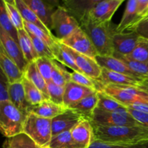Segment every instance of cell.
Returning a JSON list of instances; mask_svg holds the SVG:
<instances>
[{"instance_id":"obj_14","label":"cell","mask_w":148,"mask_h":148,"mask_svg":"<svg viewBox=\"0 0 148 148\" xmlns=\"http://www.w3.org/2000/svg\"><path fill=\"white\" fill-rule=\"evenodd\" d=\"M26 4L33 10L44 25L51 31L52 16L59 6L53 4L52 1L41 0H23Z\"/></svg>"},{"instance_id":"obj_8","label":"cell","mask_w":148,"mask_h":148,"mask_svg":"<svg viewBox=\"0 0 148 148\" xmlns=\"http://www.w3.org/2000/svg\"><path fill=\"white\" fill-rule=\"evenodd\" d=\"M60 42L75 51L93 59L98 55L93 43L80 27L77 29L69 37L61 40Z\"/></svg>"},{"instance_id":"obj_18","label":"cell","mask_w":148,"mask_h":148,"mask_svg":"<svg viewBox=\"0 0 148 148\" xmlns=\"http://www.w3.org/2000/svg\"><path fill=\"white\" fill-rule=\"evenodd\" d=\"M0 65L1 71L7 77L10 84L21 82L24 78V73L15 62L10 59L1 46H0Z\"/></svg>"},{"instance_id":"obj_33","label":"cell","mask_w":148,"mask_h":148,"mask_svg":"<svg viewBox=\"0 0 148 148\" xmlns=\"http://www.w3.org/2000/svg\"><path fill=\"white\" fill-rule=\"evenodd\" d=\"M3 148H43L38 145L30 137L23 133L15 137L7 138Z\"/></svg>"},{"instance_id":"obj_42","label":"cell","mask_w":148,"mask_h":148,"mask_svg":"<svg viewBox=\"0 0 148 148\" xmlns=\"http://www.w3.org/2000/svg\"><path fill=\"white\" fill-rule=\"evenodd\" d=\"M28 34L30 37L31 38L33 46H34V49L36 50V53H37L38 56V58L47 57L49 58V59H53V60H55L54 56H53V53L51 51V49L45 42H43V40L35 36L32 33H28Z\"/></svg>"},{"instance_id":"obj_26","label":"cell","mask_w":148,"mask_h":148,"mask_svg":"<svg viewBox=\"0 0 148 148\" xmlns=\"http://www.w3.org/2000/svg\"><path fill=\"white\" fill-rule=\"evenodd\" d=\"M24 76L43 93L46 100H49L48 84L38 69L36 62L29 63L24 73Z\"/></svg>"},{"instance_id":"obj_7","label":"cell","mask_w":148,"mask_h":148,"mask_svg":"<svg viewBox=\"0 0 148 148\" xmlns=\"http://www.w3.org/2000/svg\"><path fill=\"white\" fill-rule=\"evenodd\" d=\"M101 91H103L105 93L126 107L136 101L147 102L148 98L147 93L135 87L106 85L103 86Z\"/></svg>"},{"instance_id":"obj_22","label":"cell","mask_w":148,"mask_h":148,"mask_svg":"<svg viewBox=\"0 0 148 148\" xmlns=\"http://www.w3.org/2000/svg\"><path fill=\"white\" fill-rule=\"evenodd\" d=\"M10 101L13 105L18 108L25 116L29 114V109L32 106L25 97L24 86L23 82H17L10 84L9 89Z\"/></svg>"},{"instance_id":"obj_48","label":"cell","mask_w":148,"mask_h":148,"mask_svg":"<svg viewBox=\"0 0 148 148\" xmlns=\"http://www.w3.org/2000/svg\"><path fill=\"white\" fill-rule=\"evenodd\" d=\"M137 12L141 20L148 12V0H137Z\"/></svg>"},{"instance_id":"obj_34","label":"cell","mask_w":148,"mask_h":148,"mask_svg":"<svg viewBox=\"0 0 148 148\" xmlns=\"http://www.w3.org/2000/svg\"><path fill=\"white\" fill-rule=\"evenodd\" d=\"M49 148H83L73 140L71 132H65L52 137Z\"/></svg>"},{"instance_id":"obj_41","label":"cell","mask_w":148,"mask_h":148,"mask_svg":"<svg viewBox=\"0 0 148 148\" xmlns=\"http://www.w3.org/2000/svg\"><path fill=\"white\" fill-rule=\"evenodd\" d=\"M89 148H148V140L130 144H111L93 140Z\"/></svg>"},{"instance_id":"obj_27","label":"cell","mask_w":148,"mask_h":148,"mask_svg":"<svg viewBox=\"0 0 148 148\" xmlns=\"http://www.w3.org/2000/svg\"><path fill=\"white\" fill-rule=\"evenodd\" d=\"M14 4L20 11L24 21L37 26L50 36H53L51 31L44 25L38 16L35 14L34 12L25 3L23 0H14Z\"/></svg>"},{"instance_id":"obj_29","label":"cell","mask_w":148,"mask_h":148,"mask_svg":"<svg viewBox=\"0 0 148 148\" xmlns=\"http://www.w3.org/2000/svg\"><path fill=\"white\" fill-rule=\"evenodd\" d=\"M22 82L24 86L26 99L32 106L38 105L46 100L43 93L25 76Z\"/></svg>"},{"instance_id":"obj_36","label":"cell","mask_w":148,"mask_h":148,"mask_svg":"<svg viewBox=\"0 0 148 148\" xmlns=\"http://www.w3.org/2000/svg\"><path fill=\"white\" fill-rule=\"evenodd\" d=\"M71 81V73L63 68L62 65L53 62V68L52 71L51 82L59 86L65 87L67 82Z\"/></svg>"},{"instance_id":"obj_2","label":"cell","mask_w":148,"mask_h":148,"mask_svg":"<svg viewBox=\"0 0 148 148\" xmlns=\"http://www.w3.org/2000/svg\"><path fill=\"white\" fill-rule=\"evenodd\" d=\"M79 25L93 43L98 55L114 56L113 36L116 32V28L111 27V22L97 23L92 21L89 16L79 23Z\"/></svg>"},{"instance_id":"obj_19","label":"cell","mask_w":148,"mask_h":148,"mask_svg":"<svg viewBox=\"0 0 148 148\" xmlns=\"http://www.w3.org/2000/svg\"><path fill=\"white\" fill-rule=\"evenodd\" d=\"M70 132L73 140L82 147L89 148L93 141V129L88 120L81 121Z\"/></svg>"},{"instance_id":"obj_51","label":"cell","mask_w":148,"mask_h":148,"mask_svg":"<svg viewBox=\"0 0 148 148\" xmlns=\"http://www.w3.org/2000/svg\"><path fill=\"white\" fill-rule=\"evenodd\" d=\"M147 103H148V98H147Z\"/></svg>"},{"instance_id":"obj_17","label":"cell","mask_w":148,"mask_h":148,"mask_svg":"<svg viewBox=\"0 0 148 148\" xmlns=\"http://www.w3.org/2000/svg\"><path fill=\"white\" fill-rule=\"evenodd\" d=\"M100 82L103 85H114L119 86H130L137 88L143 80L138 79L133 77L112 72L106 69H102V73L99 79Z\"/></svg>"},{"instance_id":"obj_23","label":"cell","mask_w":148,"mask_h":148,"mask_svg":"<svg viewBox=\"0 0 148 148\" xmlns=\"http://www.w3.org/2000/svg\"><path fill=\"white\" fill-rule=\"evenodd\" d=\"M98 91H95L91 95L84 98L79 102L71 106L68 108H71L77 111L83 117L84 119L90 121L93 116L94 111L96 109L98 106Z\"/></svg>"},{"instance_id":"obj_43","label":"cell","mask_w":148,"mask_h":148,"mask_svg":"<svg viewBox=\"0 0 148 148\" xmlns=\"http://www.w3.org/2000/svg\"><path fill=\"white\" fill-rule=\"evenodd\" d=\"M64 87L59 86L52 82H49L48 83V92H49V101L57 104V105L64 106Z\"/></svg>"},{"instance_id":"obj_9","label":"cell","mask_w":148,"mask_h":148,"mask_svg":"<svg viewBox=\"0 0 148 148\" xmlns=\"http://www.w3.org/2000/svg\"><path fill=\"white\" fill-rule=\"evenodd\" d=\"M0 42L1 46L7 54L15 62L20 70L25 73L29 63L26 60L19 43L1 28H0Z\"/></svg>"},{"instance_id":"obj_31","label":"cell","mask_w":148,"mask_h":148,"mask_svg":"<svg viewBox=\"0 0 148 148\" xmlns=\"http://www.w3.org/2000/svg\"><path fill=\"white\" fill-rule=\"evenodd\" d=\"M114 56L122 61L132 71L137 74L142 79H148V63L130 59L124 56L114 53Z\"/></svg>"},{"instance_id":"obj_1","label":"cell","mask_w":148,"mask_h":148,"mask_svg":"<svg viewBox=\"0 0 148 148\" xmlns=\"http://www.w3.org/2000/svg\"><path fill=\"white\" fill-rule=\"evenodd\" d=\"M93 140L111 144H130L148 140V128L136 127H92Z\"/></svg>"},{"instance_id":"obj_45","label":"cell","mask_w":148,"mask_h":148,"mask_svg":"<svg viewBox=\"0 0 148 148\" xmlns=\"http://www.w3.org/2000/svg\"><path fill=\"white\" fill-rule=\"evenodd\" d=\"M128 31L135 32L140 38L148 40V18L141 20Z\"/></svg>"},{"instance_id":"obj_16","label":"cell","mask_w":148,"mask_h":148,"mask_svg":"<svg viewBox=\"0 0 148 148\" xmlns=\"http://www.w3.org/2000/svg\"><path fill=\"white\" fill-rule=\"evenodd\" d=\"M64 88V105L67 108L76 103L79 102L85 97L97 91L92 88H87V87L75 83L72 81L67 82Z\"/></svg>"},{"instance_id":"obj_40","label":"cell","mask_w":148,"mask_h":148,"mask_svg":"<svg viewBox=\"0 0 148 148\" xmlns=\"http://www.w3.org/2000/svg\"><path fill=\"white\" fill-rule=\"evenodd\" d=\"M35 62L38 69L46 81L47 84L51 82V75L54 60L47 57H39L35 61Z\"/></svg>"},{"instance_id":"obj_50","label":"cell","mask_w":148,"mask_h":148,"mask_svg":"<svg viewBox=\"0 0 148 148\" xmlns=\"http://www.w3.org/2000/svg\"><path fill=\"white\" fill-rule=\"evenodd\" d=\"M145 18H148V12H147V14H146L145 15V17H143V19H145ZM143 19H142V20H143Z\"/></svg>"},{"instance_id":"obj_6","label":"cell","mask_w":148,"mask_h":148,"mask_svg":"<svg viewBox=\"0 0 148 148\" xmlns=\"http://www.w3.org/2000/svg\"><path fill=\"white\" fill-rule=\"evenodd\" d=\"M79 27V22L64 7L59 6L56 9L52 16L51 30L54 32L56 39L61 41L66 38Z\"/></svg>"},{"instance_id":"obj_46","label":"cell","mask_w":148,"mask_h":148,"mask_svg":"<svg viewBox=\"0 0 148 148\" xmlns=\"http://www.w3.org/2000/svg\"><path fill=\"white\" fill-rule=\"evenodd\" d=\"M127 111L137 122L140 123L143 127L148 128V114L135 111L131 108H127Z\"/></svg>"},{"instance_id":"obj_37","label":"cell","mask_w":148,"mask_h":148,"mask_svg":"<svg viewBox=\"0 0 148 148\" xmlns=\"http://www.w3.org/2000/svg\"><path fill=\"white\" fill-rule=\"evenodd\" d=\"M8 15L13 25L15 26L17 30L25 28L24 20L23 19L20 11L14 4V0H4Z\"/></svg>"},{"instance_id":"obj_11","label":"cell","mask_w":148,"mask_h":148,"mask_svg":"<svg viewBox=\"0 0 148 148\" xmlns=\"http://www.w3.org/2000/svg\"><path fill=\"white\" fill-rule=\"evenodd\" d=\"M123 0H104L99 1L90 12V18L97 23L111 22V18Z\"/></svg>"},{"instance_id":"obj_21","label":"cell","mask_w":148,"mask_h":148,"mask_svg":"<svg viewBox=\"0 0 148 148\" xmlns=\"http://www.w3.org/2000/svg\"><path fill=\"white\" fill-rule=\"evenodd\" d=\"M137 0H130L127 1L121 21L116 27V33L128 31L140 22V18L137 14Z\"/></svg>"},{"instance_id":"obj_28","label":"cell","mask_w":148,"mask_h":148,"mask_svg":"<svg viewBox=\"0 0 148 148\" xmlns=\"http://www.w3.org/2000/svg\"><path fill=\"white\" fill-rule=\"evenodd\" d=\"M18 38L19 45L26 60L28 63L34 62L38 58V56L34 49L31 38L25 29L18 30Z\"/></svg>"},{"instance_id":"obj_24","label":"cell","mask_w":148,"mask_h":148,"mask_svg":"<svg viewBox=\"0 0 148 148\" xmlns=\"http://www.w3.org/2000/svg\"><path fill=\"white\" fill-rule=\"evenodd\" d=\"M66 109L67 108L66 107L57 105L49 100H45L38 105L30 107L29 113L51 120L64 112Z\"/></svg>"},{"instance_id":"obj_15","label":"cell","mask_w":148,"mask_h":148,"mask_svg":"<svg viewBox=\"0 0 148 148\" xmlns=\"http://www.w3.org/2000/svg\"><path fill=\"white\" fill-rule=\"evenodd\" d=\"M99 1L100 0H66L63 1L64 5L63 7L80 23L89 17L92 9Z\"/></svg>"},{"instance_id":"obj_30","label":"cell","mask_w":148,"mask_h":148,"mask_svg":"<svg viewBox=\"0 0 148 148\" xmlns=\"http://www.w3.org/2000/svg\"><path fill=\"white\" fill-rule=\"evenodd\" d=\"M0 25H1V28L18 43V30L13 25L12 22L9 17L4 0L1 1L0 4Z\"/></svg>"},{"instance_id":"obj_44","label":"cell","mask_w":148,"mask_h":148,"mask_svg":"<svg viewBox=\"0 0 148 148\" xmlns=\"http://www.w3.org/2000/svg\"><path fill=\"white\" fill-rule=\"evenodd\" d=\"M10 83L8 79L4 73L1 71L0 75V103L6 102L10 101L9 89Z\"/></svg>"},{"instance_id":"obj_5","label":"cell","mask_w":148,"mask_h":148,"mask_svg":"<svg viewBox=\"0 0 148 148\" xmlns=\"http://www.w3.org/2000/svg\"><path fill=\"white\" fill-rule=\"evenodd\" d=\"M92 127H136L142 126L127 111V108L116 111L95 109L90 121Z\"/></svg>"},{"instance_id":"obj_4","label":"cell","mask_w":148,"mask_h":148,"mask_svg":"<svg viewBox=\"0 0 148 148\" xmlns=\"http://www.w3.org/2000/svg\"><path fill=\"white\" fill-rule=\"evenodd\" d=\"M25 135L43 148H49L52 139L51 120L29 113L24 124Z\"/></svg>"},{"instance_id":"obj_32","label":"cell","mask_w":148,"mask_h":148,"mask_svg":"<svg viewBox=\"0 0 148 148\" xmlns=\"http://www.w3.org/2000/svg\"><path fill=\"white\" fill-rule=\"evenodd\" d=\"M98 102L97 109L111 112L127 108L125 106L120 103L119 102L105 93L103 91H98Z\"/></svg>"},{"instance_id":"obj_47","label":"cell","mask_w":148,"mask_h":148,"mask_svg":"<svg viewBox=\"0 0 148 148\" xmlns=\"http://www.w3.org/2000/svg\"><path fill=\"white\" fill-rule=\"evenodd\" d=\"M127 108L148 114V103L146 101H136L127 106Z\"/></svg>"},{"instance_id":"obj_39","label":"cell","mask_w":148,"mask_h":148,"mask_svg":"<svg viewBox=\"0 0 148 148\" xmlns=\"http://www.w3.org/2000/svg\"><path fill=\"white\" fill-rule=\"evenodd\" d=\"M24 25L26 31L32 33L35 36H36L37 38H40V40H43V42H45L51 48V49L56 43L57 39L55 38L54 36H50V35L46 33V32L43 31V30L39 28L37 26L34 25L33 24H30L29 23H27L25 21H24Z\"/></svg>"},{"instance_id":"obj_49","label":"cell","mask_w":148,"mask_h":148,"mask_svg":"<svg viewBox=\"0 0 148 148\" xmlns=\"http://www.w3.org/2000/svg\"><path fill=\"white\" fill-rule=\"evenodd\" d=\"M137 88H139L148 95V79H145L143 82H140Z\"/></svg>"},{"instance_id":"obj_10","label":"cell","mask_w":148,"mask_h":148,"mask_svg":"<svg viewBox=\"0 0 148 148\" xmlns=\"http://www.w3.org/2000/svg\"><path fill=\"white\" fill-rule=\"evenodd\" d=\"M84 118L77 111L67 108L64 113L51 119L52 136H56L65 132H70Z\"/></svg>"},{"instance_id":"obj_3","label":"cell","mask_w":148,"mask_h":148,"mask_svg":"<svg viewBox=\"0 0 148 148\" xmlns=\"http://www.w3.org/2000/svg\"><path fill=\"white\" fill-rule=\"evenodd\" d=\"M26 116L11 101L0 103V129L7 138L23 133Z\"/></svg>"},{"instance_id":"obj_35","label":"cell","mask_w":148,"mask_h":148,"mask_svg":"<svg viewBox=\"0 0 148 148\" xmlns=\"http://www.w3.org/2000/svg\"><path fill=\"white\" fill-rule=\"evenodd\" d=\"M71 81L77 84L92 88L97 91H101L103 85L98 80H95L82 72H73L71 73Z\"/></svg>"},{"instance_id":"obj_20","label":"cell","mask_w":148,"mask_h":148,"mask_svg":"<svg viewBox=\"0 0 148 148\" xmlns=\"http://www.w3.org/2000/svg\"><path fill=\"white\" fill-rule=\"evenodd\" d=\"M95 59L102 69H106L108 70L112 71V72L124 74V75L133 77L137 78L138 79L143 80L137 74H135L133 71H132L122 61L120 60L118 58H116L115 56H106L98 55L95 58Z\"/></svg>"},{"instance_id":"obj_12","label":"cell","mask_w":148,"mask_h":148,"mask_svg":"<svg viewBox=\"0 0 148 148\" xmlns=\"http://www.w3.org/2000/svg\"><path fill=\"white\" fill-rule=\"evenodd\" d=\"M140 38L134 31L115 32L113 36L114 53L124 56H129L135 49Z\"/></svg>"},{"instance_id":"obj_25","label":"cell","mask_w":148,"mask_h":148,"mask_svg":"<svg viewBox=\"0 0 148 148\" xmlns=\"http://www.w3.org/2000/svg\"><path fill=\"white\" fill-rule=\"evenodd\" d=\"M51 51L54 56L55 60L72 69L73 72H81L75 63L73 56L69 52L68 46L61 43L58 39L54 46L51 48Z\"/></svg>"},{"instance_id":"obj_13","label":"cell","mask_w":148,"mask_h":148,"mask_svg":"<svg viewBox=\"0 0 148 148\" xmlns=\"http://www.w3.org/2000/svg\"><path fill=\"white\" fill-rule=\"evenodd\" d=\"M68 48L80 72L92 79L99 80L102 73V68L96 60L93 58L78 53L71 48Z\"/></svg>"},{"instance_id":"obj_38","label":"cell","mask_w":148,"mask_h":148,"mask_svg":"<svg viewBox=\"0 0 148 148\" xmlns=\"http://www.w3.org/2000/svg\"><path fill=\"white\" fill-rule=\"evenodd\" d=\"M126 57L138 62L148 63V40L140 38L135 49Z\"/></svg>"}]
</instances>
